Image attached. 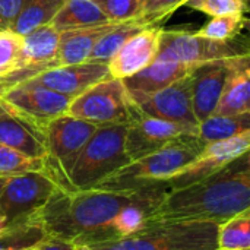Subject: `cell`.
I'll return each mask as SVG.
<instances>
[{
	"instance_id": "cell-6",
	"label": "cell",
	"mask_w": 250,
	"mask_h": 250,
	"mask_svg": "<svg viewBox=\"0 0 250 250\" xmlns=\"http://www.w3.org/2000/svg\"><path fill=\"white\" fill-rule=\"evenodd\" d=\"M97 129V125L63 114L44 130L47 146L45 171L60 189L70 190L69 173Z\"/></svg>"
},
{
	"instance_id": "cell-2",
	"label": "cell",
	"mask_w": 250,
	"mask_h": 250,
	"mask_svg": "<svg viewBox=\"0 0 250 250\" xmlns=\"http://www.w3.org/2000/svg\"><path fill=\"white\" fill-rule=\"evenodd\" d=\"M250 211V170L237 160L227 168L185 188L168 190L151 217L154 221L224 223Z\"/></svg>"
},
{
	"instance_id": "cell-30",
	"label": "cell",
	"mask_w": 250,
	"mask_h": 250,
	"mask_svg": "<svg viewBox=\"0 0 250 250\" xmlns=\"http://www.w3.org/2000/svg\"><path fill=\"white\" fill-rule=\"evenodd\" d=\"M189 0H142L139 22L145 26H160L179 7L186 6Z\"/></svg>"
},
{
	"instance_id": "cell-21",
	"label": "cell",
	"mask_w": 250,
	"mask_h": 250,
	"mask_svg": "<svg viewBox=\"0 0 250 250\" xmlns=\"http://www.w3.org/2000/svg\"><path fill=\"white\" fill-rule=\"evenodd\" d=\"M110 22L94 0H66L51 25L59 31H70Z\"/></svg>"
},
{
	"instance_id": "cell-10",
	"label": "cell",
	"mask_w": 250,
	"mask_h": 250,
	"mask_svg": "<svg viewBox=\"0 0 250 250\" xmlns=\"http://www.w3.org/2000/svg\"><path fill=\"white\" fill-rule=\"evenodd\" d=\"M57 189L45 170L7 177L0 195V212L7 220V229L28 223Z\"/></svg>"
},
{
	"instance_id": "cell-7",
	"label": "cell",
	"mask_w": 250,
	"mask_h": 250,
	"mask_svg": "<svg viewBox=\"0 0 250 250\" xmlns=\"http://www.w3.org/2000/svg\"><path fill=\"white\" fill-rule=\"evenodd\" d=\"M136 111L125 82L108 78L75 97L66 114L97 126H107L130 123Z\"/></svg>"
},
{
	"instance_id": "cell-9",
	"label": "cell",
	"mask_w": 250,
	"mask_h": 250,
	"mask_svg": "<svg viewBox=\"0 0 250 250\" xmlns=\"http://www.w3.org/2000/svg\"><path fill=\"white\" fill-rule=\"evenodd\" d=\"M72 100V97L48 89L32 79L15 83L0 97V103L7 113L41 132L53 120L67 113Z\"/></svg>"
},
{
	"instance_id": "cell-13",
	"label": "cell",
	"mask_w": 250,
	"mask_h": 250,
	"mask_svg": "<svg viewBox=\"0 0 250 250\" xmlns=\"http://www.w3.org/2000/svg\"><path fill=\"white\" fill-rule=\"evenodd\" d=\"M135 107L145 116L199 126L192 103V75L148 95L130 97Z\"/></svg>"
},
{
	"instance_id": "cell-24",
	"label": "cell",
	"mask_w": 250,
	"mask_h": 250,
	"mask_svg": "<svg viewBox=\"0 0 250 250\" xmlns=\"http://www.w3.org/2000/svg\"><path fill=\"white\" fill-rule=\"evenodd\" d=\"M250 129V113L240 116L212 114L198 126V138L204 144L223 141L240 135Z\"/></svg>"
},
{
	"instance_id": "cell-15",
	"label": "cell",
	"mask_w": 250,
	"mask_h": 250,
	"mask_svg": "<svg viewBox=\"0 0 250 250\" xmlns=\"http://www.w3.org/2000/svg\"><path fill=\"white\" fill-rule=\"evenodd\" d=\"M108 78H113L108 64L83 62L78 64H67V66H57L53 69H47L34 75L29 79L35 81L37 83L48 89L75 98L81 95L83 91H86L88 88H91L92 85Z\"/></svg>"
},
{
	"instance_id": "cell-8",
	"label": "cell",
	"mask_w": 250,
	"mask_h": 250,
	"mask_svg": "<svg viewBox=\"0 0 250 250\" xmlns=\"http://www.w3.org/2000/svg\"><path fill=\"white\" fill-rule=\"evenodd\" d=\"M236 57H248L246 42L240 35L231 41H215L185 28L163 29L161 45L157 56L158 60L192 64Z\"/></svg>"
},
{
	"instance_id": "cell-36",
	"label": "cell",
	"mask_w": 250,
	"mask_h": 250,
	"mask_svg": "<svg viewBox=\"0 0 250 250\" xmlns=\"http://www.w3.org/2000/svg\"><path fill=\"white\" fill-rule=\"evenodd\" d=\"M245 42H246V50H248V57L250 59V34L248 32V37L245 38Z\"/></svg>"
},
{
	"instance_id": "cell-4",
	"label": "cell",
	"mask_w": 250,
	"mask_h": 250,
	"mask_svg": "<svg viewBox=\"0 0 250 250\" xmlns=\"http://www.w3.org/2000/svg\"><path fill=\"white\" fill-rule=\"evenodd\" d=\"M218 223L154 221L144 230L111 242L86 246L89 250H217Z\"/></svg>"
},
{
	"instance_id": "cell-28",
	"label": "cell",
	"mask_w": 250,
	"mask_h": 250,
	"mask_svg": "<svg viewBox=\"0 0 250 250\" xmlns=\"http://www.w3.org/2000/svg\"><path fill=\"white\" fill-rule=\"evenodd\" d=\"M23 37L12 29L0 31V79L19 70Z\"/></svg>"
},
{
	"instance_id": "cell-40",
	"label": "cell",
	"mask_w": 250,
	"mask_h": 250,
	"mask_svg": "<svg viewBox=\"0 0 250 250\" xmlns=\"http://www.w3.org/2000/svg\"><path fill=\"white\" fill-rule=\"evenodd\" d=\"M6 113V110H4V107L1 105V103H0V116H3Z\"/></svg>"
},
{
	"instance_id": "cell-11",
	"label": "cell",
	"mask_w": 250,
	"mask_h": 250,
	"mask_svg": "<svg viewBox=\"0 0 250 250\" xmlns=\"http://www.w3.org/2000/svg\"><path fill=\"white\" fill-rule=\"evenodd\" d=\"M250 151V129L229 139L209 142L202 152L171 180L167 182L168 190L185 188L188 185L204 180L240 160Z\"/></svg>"
},
{
	"instance_id": "cell-31",
	"label": "cell",
	"mask_w": 250,
	"mask_h": 250,
	"mask_svg": "<svg viewBox=\"0 0 250 250\" xmlns=\"http://www.w3.org/2000/svg\"><path fill=\"white\" fill-rule=\"evenodd\" d=\"M105 18L113 23L138 21L142 12V0H94Z\"/></svg>"
},
{
	"instance_id": "cell-35",
	"label": "cell",
	"mask_w": 250,
	"mask_h": 250,
	"mask_svg": "<svg viewBox=\"0 0 250 250\" xmlns=\"http://www.w3.org/2000/svg\"><path fill=\"white\" fill-rule=\"evenodd\" d=\"M242 160H243V164L246 166V168L250 170V151L246 154V155H243V157H242Z\"/></svg>"
},
{
	"instance_id": "cell-26",
	"label": "cell",
	"mask_w": 250,
	"mask_h": 250,
	"mask_svg": "<svg viewBox=\"0 0 250 250\" xmlns=\"http://www.w3.org/2000/svg\"><path fill=\"white\" fill-rule=\"evenodd\" d=\"M45 161L31 158L13 148L0 144V177H12L31 171H44Z\"/></svg>"
},
{
	"instance_id": "cell-18",
	"label": "cell",
	"mask_w": 250,
	"mask_h": 250,
	"mask_svg": "<svg viewBox=\"0 0 250 250\" xmlns=\"http://www.w3.org/2000/svg\"><path fill=\"white\" fill-rule=\"evenodd\" d=\"M0 144L31 158L45 160L47 157L44 132L7 111L0 116Z\"/></svg>"
},
{
	"instance_id": "cell-19",
	"label": "cell",
	"mask_w": 250,
	"mask_h": 250,
	"mask_svg": "<svg viewBox=\"0 0 250 250\" xmlns=\"http://www.w3.org/2000/svg\"><path fill=\"white\" fill-rule=\"evenodd\" d=\"M116 23L113 22H107L101 25L60 32V44H59L56 64L67 66V64H78V63L88 62L89 54L92 53L95 44Z\"/></svg>"
},
{
	"instance_id": "cell-38",
	"label": "cell",
	"mask_w": 250,
	"mask_h": 250,
	"mask_svg": "<svg viewBox=\"0 0 250 250\" xmlns=\"http://www.w3.org/2000/svg\"><path fill=\"white\" fill-rule=\"evenodd\" d=\"M245 29L250 34V18H246V22H245Z\"/></svg>"
},
{
	"instance_id": "cell-14",
	"label": "cell",
	"mask_w": 250,
	"mask_h": 250,
	"mask_svg": "<svg viewBox=\"0 0 250 250\" xmlns=\"http://www.w3.org/2000/svg\"><path fill=\"white\" fill-rule=\"evenodd\" d=\"M237 59L240 57L208 62L192 73V103L199 123L215 113Z\"/></svg>"
},
{
	"instance_id": "cell-12",
	"label": "cell",
	"mask_w": 250,
	"mask_h": 250,
	"mask_svg": "<svg viewBox=\"0 0 250 250\" xmlns=\"http://www.w3.org/2000/svg\"><path fill=\"white\" fill-rule=\"evenodd\" d=\"M182 136H198V126L167 122L136 111L127 125L126 152L130 161L152 154Z\"/></svg>"
},
{
	"instance_id": "cell-16",
	"label": "cell",
	"mask_w": 250,
	"mask_h": 250,
	"mask_svg": "<svg viewBox=\"0 0 250 250\" xmlns=\"http://www.w3.org/2000/svg\"><path fill=\"white\" fill-rule=\"evenodd\" d=\"M163 26H148L130 37L108 62L113 78L126 79L149 66L158 56Z\"/></svg>"
},
{
	"instance_id": "cell-5",
	"label": "cell",
	"mask_w": 250,
	"mask_h": 250,
	"mask_svg": "<svg viewBox=\"0 0 250 250\" xmlns=\"http://www.w3.org/2000/svg\"><path fill=\"white\" fill-rule=\"evenodd\" d=\"M127 125L98 126L69 173L70 190L94 189L130 163L126 152Z\"/></svg>"
},
{
	"instance_id": "cell-34",
	"label": "cell",
	"mask_w": 250,
	"mask_h": 250,
	"mask_svg": "<svg viewBox=\"0 0 250 250\" xmlns=\"http://www.w3.org/2000/svg\"><path fill=\"white\" fill-rule=\"evenodd\" d=\"M6 230H7V220H6V217L0 212V234L4 233Z\"/></svg>"
},
{
	"instance_id": "cell-39",
	"label": "cell",
	"mask_w": 250,
	"mask_h": 250,
	"mask_svg": "<svg viewBox=\"0 0 250 250\" xmlns=\"http://www.w3.org/2000/svg\"><path fill=\"white\" fill-rule=\"evenodd\" d=\"M6 89H7V88H6V86H4V85H3V83L0 82V97H1V94H3V92H4Z\"/></svg>"
},
{
	"instance_id": "cell-22",
	"label": "cell",
	"mask_w": 250,
	"mask_h": 250,
	"mask_svg": "<svg viewBox=\"0 0 250 250\" xmlns=\"http://www.w3.org/2000/svg\"><path fill=\"white\" fill-rule=\"evenodd\" d=\"M145 26L142 22L139 21H127V22H120L116 23L110 31H107L100 41L95 44L92 53L89 54L88 62H95V63H105L108 64V62L114 57V54L123 47V44L133 37L135 34H138L139 31H142Z\"/></svg>"
},
{
	"instance_id": "cell-3",
	"label": "cell",
	"mask_w": 250,
	"mask_h": 250,
	"mask_svg": "<svg viewBox=\"0 0 250 250\" xmlns=\"http://www.w3.org/2000/svg\"><path fill=\"white\" fill-rule=\"evenodd\" d=\"M205 145L198 136H182L152 154L130 161L98 185L97 189L136 192L160 185L167 186V182L190 164Z\"/></svg>"
},
{
	"instance_id": "cell-27",
	"label": "cell",
	"mask_w": 250,
	"mask_h": 250,
	"mask_svg": "<svg viewBox=\"0 0 250 250\" xmlns=\"http://www.w3.org/2000/svg\"><path fill=\"white\" fill-rule=\"evenodd\" d=\"M245 16H215L199 28L196 34L215 41H231L245 29Z\"/></svg>"
},
{
	"instance_id": "cell-23",
	"label": "cell",
	"mask_w": 250,
	"mask_h": 250,
	"mask_svg": "<svg viewBox=\"0 0 250 250\" xmlns=\"http://www.w3.org/2000/svg\"><path fill=\"white\" fill-rule=\"evenodd\" d=\"M64 1L66 0H28L16 18L12 31L23 37L42 25L51 23Z\"/></svg>"
},
{
	"instance_id": "cell-43",
	"label": "cell",
	"mask_w": 250,
	"mask_h": 250,
	"mask_svg": "<svg viewBox=\"0 0 250 250\" xmlns=\"http://www.w3.org/2000/svg\"><path fill=\"white\" fill-rule=\"evenodd\" d=\"M0 236H1V234H0Z\"/></svg>"
},
{
	"instance_id": "cell-1",
	"label": "cell",
	"mask_w": 250,
	"mask_h": 250,
	"mask_svg": "<svg viewBox=\"0 0 250 250\" xmlns=\"http://www.w3.org/2000/svg\"><path fill=\"white\" fill-rule=\"evenodd\" d=\"M155 188L136 192H114L97 188L64 190L59 188L28 223L40 227L47 237L69 242L75 246L111 242L114 240L111 223L116 215L125 207L145 198Z\"/></svg>"
},
{
	"instance_id": "cell-32",
	"label": "cell",
	"mask_w": 250,
	"mask_h": 250,
	"mask_svg": "<svg viewBox=\"0 0 250 250\" xmlns=\"http://www.w3.org/2000/svg\"><path fill=\"white\" fill-rule=\"evenodd\" d=\"M28 0H0V31L12 29Z\"/></svg>"
},
{
	"instance_id": "cell-20",
	"label": "cell",
	"mask_w": 250,
	"mask_h": 250,
	"mask_svg": "<svg viewBox=\"0 0 250 250\" xmlns=\"http://www.w3.org/2000/svg\"><path fill=\"white\" fill-rule=\"evenodd\" d=\"M250 113V59L240 57L227 81L214 114L240 116Z\"/></svg>"
},
{
	"instance_id": "cell-37",
	"label": "cell",
	"mask_w": 250,
	"mask_h": 250,
	"mask_svg": "<svg viewBox=\"0 0 250 250\" xmlns=\"http://www.w3.org/2000/svg\"><path fill=\"white\" fill-rule=\"evenodd\" d=\"M4 183H6V177H0V195H1V190L4 188Z\"/></svg>"
},
{
	"instance_id": "cell-41",
	"label": "cell",
	"mask_w": 250,
	"mask_h": 250,
	"mask_svg": "<svg viewBox=\"0 0 250 250\" xmlns=\"http://www.w3.org/2000/svg\"><path fill=\"white\" fill-rule=\"evenodd\" d=\"M75 250H89V248H86V246H78Z\"/></svg>"
},
{
	"instance_id": "cell-42",
	"label": "cell",
	"mask_w": 250,
	"mask_h": 250,
	"mask_svg": "<svg viewBox=\"0 0 250 250\" xmlns=\"http://www.w3.org/2000/svg\"><path fill=\"white\" fill-rule=\"evenodd\" d=\"M31 250H35V249H31Z\"/></svg>"
},
{
	"instance_id": "cell-29",
	"label": "cell",
	"mask_w": 250,
	"mask_h": 250,
	"mask_svg": "<svg viewBox=\"0 0 250 250\" xmlns=\"http://www.w3.org/2000/svg\"><path fill=\"white\" fill-rule=\"evenodd\" d=\"M188 7L215 16H245L250 12V0H189Z\"/></svg>"
},
{
	"instance_id": "cell-25",
	"label": "cell",
	"mask_w": 250,
	"mask_h": 250,
	"mask_svg": "<svg viewBox=\"0 0 250 250\" xmlns=\"http://www.w3.org/2000/svg\"><path fill=\"white\" fill-rule=\"evenodd\" d=\"M217 250H250V211L220 224Z\"/></svg>"
},
{
	"instance_id": "cell-33",
	"label": "cell",
	"mask_w": 250,
	"mask_h": 250,
	"mask_svg": "<svg viewBox=\"0 0 250 250\" xmlns=\"http://www.w3.org/2000/svg\"><path fill=\"white\" fill-rule=\"evenodd\" d=\"M78 246L69 243V242H63L59 239H53V237H45L44 242L41 245H38L35 250H75Z\"/></svg>"
},
{
	"instance_id": "cell-17",
	"label": "cell",
	"mask_w": 250,
	"mask_h": 250,
	"mask_svg": "<svg viewBox=\"0 0 250 250\" xmlns=\"http://www.w3.org/2000/svg\"><path fill=\"white\" fill-rule=\"evenodd\" d=\"M199 66L202 64L166 62L155 59L149 66L135 73L133 76L123 79V82L130 97L148 95L183 79L185 76L192 75Z\"/></svg>"
}]
</instances>
